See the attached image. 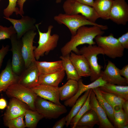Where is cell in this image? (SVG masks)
I'll return each instance as SVG.
<instances>
[{"mask_svg":"<svg viewBox=\"0 0 128 128\" xmlns=\"http://www.w3.org/2000/svg\"><path fill=\"white\" fill-rule=\"evenodd\" d=\"M104 32L97 26L88 27L84 26L80 27L76 34L72 36L70 40L61 48L62 55H69L72 51L77 54L80 55L79 50L77 48L78 46L84 44L95 45L96 43L94 39L98 35H102Z\"/></svg>","mask_w":128,"mask_h":128,"instance_id":"obj_1","label":"cell"},{"mask_svg":"<svg viewBox=\"0 0 128 128\" xmlns=\"http://www.w3.org/2000/svg\"><path fill=\"white\" fill-rule=\"evenodd\" d=\"M41 23H40L35 24L39 35L38 42V45L34 51L35 58L37 60L44 54L47 55L54 49L57 46L59 38V36L57 34L51 35L52 30L53 27L52 25L48 26L46 32L41 31L39 27Z\"/></svg>","mask_w":128,"mask_h":128,"instance_id":"obj_2","label":"cell"},{"mask_svg":"<svg viewBox=\"0 0 128 128\" xmlns=\"http://www.w3.org/2000/svg\"><path fill=\"white\" fill-rule=\"evenodd\" d=\"M54 20L60 24H64L69 29L72 36L75 35L80 27L87 25L97 26L103 30L108 29L106 25L92 23L81 15L60 13L54 16Z\"/></svg>","mask_w":128,"mask_h":128,"instance_id":"obj_3","label":"cell"},{"mask_svg":"<svg viewBox=\"0 0 128 128\" xmlns=\"http://www.w3.org/2000/svg\"><path fill=\"white\" fill-rule=\"evenodd\" d=\"M94 39L97 46L102 50L104 55L113 59L123 56L125 49L112 34L108 36L98 35Z\"/></svg>","mask_w":128,"mask_h":128,"instance_id":"obj_4","label":"cell"},{"mask_svg":"<svg viewBox=\"0 0 128 128\" xmlns=\"http://www.w3.org/2000/svg\"><path fill=\"white\" fill-rule=\"evenodd\" d=\"M79 50L80 54L83 55L87 59L91 70L90 80L93 82L100 77L102 66L98 62L97 55H104L102 49L95 45L84 46Z\"/></svg>","mask_w":128,"mask_h":128,"instance_id":"obj_5","label":"cell"},{"mask_svg":"<svg viewBox=\"0 0 128 128\" xmlns=\"http://www.w3.org/2000/svg\"><path fill=\"white\" fill-rule=\"evenodd\" d=\"M36 110L43 117L50 119H56L67 113L65 106L58 105L37 96L35 102Z\"/></svg>","mask_w":128,"mask_h":128,"instance_id":"obj_6","label":"cell"},{"mask_svg":"<svg viewBox=\"0 0 128 128\" xmlns=\"http://www.w3.org/2000/svg\"><path fill=\"white\" fill-rule=\"evenodd\" d=\"M5 93L8 97L15 98L27 104L30 109L36 110L35 102L37 96L31 88L17 82L10 86Z\"/></svg>","mask_w":128,"mask_h":128,"instance_id":"obj_7","label":"cell"},{"mask_svg":"<svg viewBox=\"0 0 128 128\" xmlns=\"http://www.w3.org/2000/svg\"><path fill=\"white\" fill-rule=\"evenodd\" d=\"M65 13L69 14H81L90 21L95 23L100 17L92 7L77 1L66 0L63 4Z\"/></svg>","mask_w":128,"mask_h":128,"instance_id":"obj_8","label":"cell"},{"mask_svg":"<svg viewBox=\"0 0 128 128\" xmlns=\"http://www.w3.org/2000/svg\"><path fill=\"white\" fill-rule=\"evenodd\" d=\"M10 39L11 45L10 50L12 53V70L14 73L19 76L25 69L24 62L21 52L22 40L17 38L16 34L13 35Z\"/></svg>","mask_w":128,"mask_h":128,"instance_id":"obj_9","label":"cell"},{"mask_svg":"<svg viewBox=\"0 0 128 128\" xmlns=\"http://www.w3.org/2000/svg\"><path fill=\"white\" fill-rule=\"evenodd\" d=\"M35 31L31 30L25 33L22 37L21 52L25 63V68L36 60L34 51L36 47L33 46L34 39L36 35Z\"/></svg>","mask_w":128,"mask_h":128,"instance_id":"obj_10","label":"cell"},{"mask_svg":"<svg viewBox=\"0 0 128 128\" xmlns=\"http://www.w3.org/2000/svg\"><path fill=\"white\" fill-rule=\"evenodd\" d=\"M119 25H125L128 21V5L125 0H114L109 19Z\"/></svg>","mask_w":128,"mask_h":128,"instance_id":"obj_11","label":"cell"},{"mask_svg":"<svg viewBox=\"0 0 128 128\" xmlns=\"http://www.w3.org/2000/svg\"><path fill=\"white\" fill-rule=\"evenodd\" d=\"M4 18L9 21L13 25L15 30L17 38L20 39L27 32L31 30L35 31L36 20L34 18L26 15L22 16L21 19H14L5 17Z\"/></svg>","mask_w":128,"mask_h":128,"instance_id":"obj_12","label":"cell"},{"mask_svg":"<svg viewBox=\"0 0 128 128\" xmlns=\"http://www.w3.org/2000/svg\"><path fill=\"white\" fill-rule=\"evenodd\" d=\"M119 70L114 63L108 61L105 70L101 71L100 77L107 83L118 85H128V81L120 75Z\"/></svg>","mask_w":128,"mask_h":128,"instance_id":"obj_13","label":"cell"},{"mask_svg":"<svg viewBox=\"0 0 128 128\" xmlns=\"http://www.w3.org/2000/svg\"><path fill=\"white\" fill-rule=\"evenodd\" d=\"M36 61L32 63L25 68L19 76L18 83L30 88L38 84L40 73L36 66Z\"/></svg>","mask_w":128,"mask_h":128,"instance_id":"obj_14","label":"cell"},{"mask_svg":"<svg viewBox=\"0 0 128 128\" xmlns=\"http://www.w3.org/2000/svg\"><path fill=\"white\" fill-rule=\"evenodd\" d=\"M11 98L3 115L4 122L24 114L30 109L25 103L15 98Z\"/></svg>","mask_w":128,"mask_h":128,"instance_id":"obj_15","label":"cell"},{"mask_svg":"<svg viewBox=\"0 0 128 128\" xmlns=\"http://www.w3.org/2000/svg\"><path fill=\"white\" fill-rule=\"evenodd\" d=\"M31 89L37 96L57 105H62L60 101L58 87L38 84Z\"/></svg>","mask_w":128,"mask_h":128,"instance_id":"obj_16","label":"cell"},{"mask_svg":"<svg viewBox=\"0 0 128 128\" xmlns=\"http://www.w3.org/2000/svg\"><path fill=\"white\" fill-rule=\"evenodd\" d=\"M90 104L91 109L95 112L97 116L99 128H115L108 119L105 111L98 103L92 89L90 95Z\"/></svg>","mask_w":128,"mask_h":128,"instance_id":"obj_17","label":"cell"},{"mask_svg":"<svg viewBox=\"0 0 128 128\" xmlns=\"http://www.w3.org/2000/svg\"><path fill=\"white\" fill-rule=\"evenodd\" d=\"M69 58L79 77L81 78L90 76V67L83 55L77 54L71 52L69 55Z\"/></svg>","mask_w":128,"mask_h":128,"instance_id":"obj_18","label":"cell"},{"mask_svg":"<svg viewBox=\"0 0 128 128\" xmlns=\"http://www.w3.org/2000/svg\"><path fill=\"white\" fill-rule=\"evenodd\" d=\"M19 76L13 71L10 60L0 73V93L5 92L10 86L18 82Z\"/></svg>","mask_w":128,"mask_h":128,"instance_id":"obj_19","label":"cell"},{"mask_svg":"<svg viewBox=\"0 0 128 128\" xmlns=\"http://www.w3.org/2000/svg\"><path fill=\"white\" fill-rule=\"evenodd\" d=\"M81 78L78 81L79 87L76 93L72 97L65 101L64 105L65 106L72 107L83 93L89 89L103 86L107 83L100 77L91 83L86 85L83 83Z\"/></svg>","mask_w":128,"mask_h":128,"instance_id":"obj_20","label":"cell"},{"mask_svg":"<svg viewBox=\"0 0 128 128\" xmlns=\"http://www.w3.org/2000/svg\"><path fill=\"white\" fill-rule=\"evenodd\" d=\"M65 72L63 68L58 71L46 74H40L38 84L58 87L63 81L65 75Z\"/></svg>","mask_w":128,"mask_h":128,"instance_id":"obj_21","label":"cell"},{"mask_svg":"<svg viewBox=\"0 0 128 128\" xmlns=\"http://www.w3.org/2000/svg\"><path fill=\"white\" fill-rule=\"evenodd\" d=\"M62 86L59 87L60 100L65 101L73 97L76 93L78 88V81L69 79Z\"/></svg>","mask_w":128,"mask_h":128,"instance_id":"obj_22","label":"cell"},{"mask_svg":"<svg viewBox=\"0 0 128 128\" xmlns=\"http://www.w3.org/2000/svg\"><path fill=\"white\" fill-rule=\"evenodd\" d=\"M99 121L95 112L91 109L80 118L75 128H93L96 125H99Z\"/></svg>","mask_w":128,"mask_h":128,"instance_id":"obj_23","label":"cell"},{"mask_svg":"<svg viewBox=\"0 0 128 128\" xmlns=\"http://www.w3.org/2000/svg\"><path fill=\"white\" fill-rule=\"evenodd\" d=\"M113 0H95L92 7L100 18L107 20L109 19L110 10Z\"/></svg>","mask_w":128,"mask_h":128,"instance_id":"obj_24","label":"cell"},{"mask_svg":"<svg viewBox=\"0 0 128 128\" xmlns=\"http://www.w3.org/2000/svg\"><path fill=\"white\" fill-rule=\"evenodd\" d=\"M36 64L40 74H46L56 72L63 69L61 60L53 62L36 60Z\"/></svg>","mask_w":128,"mask_h":128,"instance_id":"obj_25","label":"cell"},{"mask_svg":"<svg viewBox=\"0 0 128 128\" xmlns=\"http://www.w3.org/2000/svg\"><path fill=\"white\" fill-rule=\"evenodd\" d=\"M99 88L101 91L119 96L125 100H128V85H118L107 82Z\"/></svg>","mask_w":128,"mask_h":128,"instance_id":"obj_26","label":"cell"},{"mask_svg":"<svg viewBox=\"0 0 128 128\" xmlns=\"http://www.w3.org/2000/svg\"><path fill=\"white\" fill-rule=\"evenodd\" d=\"M99 105L105 111L110 121L113 123L114 110L102 95L99 87L92 89Z\"/></svg>","mask_w":128,"mask_h":128,"instance_id":"obj_27","label":"cell"},{"mask_svg":"<svg viewBox=\"0 0 128 128\" xmlns=\"http://www.w3.org/2000/svg\"><path fill=\"white\" fill-rule=\"evenodd\" d=\"M69 55L61 56L63 68L67 76V79H72L78 81L81 78L78 76L73 65L69 58Z\"/></svg>","mask_w":128,"mask_h":128,"instance_id":"obj_28","label":"cell"},{"mask_svg":"<svg viewBox=\"0 0 128 128\" xmlns=\"http://www.w3.org/2000/svg\"><path fill=\"white\" fill-rule=\"evenodd\" d=\"M92 89L86 91L84 94L77 100L68 114L65 117L66 126L68 127L72 118L77 114L85 102Z\"/></svg>","mask_w":128,"mask_h":128,"instance_id":"obj_29","label":"cell"},{"mask_svg":"<svg viewBox=\"0 0 128 128\" xmlns=\"http://www.w3.org/2000/svg\"><path fill=\"white\" fill-rule=\"evenodd\" d=\"M24 117L26 127L29 128H36L39 121L44 118L37 111L30 109L25 112Z\"/></svg>","mask_w":128,"mask_h":128,"instance_id":"obj_30","label":"cell"},{"mask_svg":"<svg viewBox=\"0 0 128 128\" xmlns=\"http://www.w3.org/2000/svg\"><path fill=\"white\" fill-rule=\"evenodd\" d=\"M114 109V127L123 128L124 126L128 124V115L124 112L122 108L116 107Z\"/></svg>","mask_w":128,"mask_h":128,"instance_id":"obj_31","label":"cell"},{"mask_svg":"<svg viewBox=\"0 0 128 128\" xmlns=\"http://www.w3.org/2000/svg\"><path fill=\"white\" fill-rule=\"evenodd\" d=\"M101 91L104 97L113 109L116 107L122 108L123 104L126 100L114 94Z\"/></svg>","mask_w":128,"mask_h":128,"instance_id":"obj_32","label":"cell"},{"mask_svg":"<svg viewBox=\"0 0 128 128\" xmlns=\"http://www.w3.org/2000/svg\"><path fill=\"white\" fill-rule=\"evenodd\" d=\"M91 90H92L82 107L71 120L70 125L72 128H75L76 124L80 118L86 112L91 109L90 104V95Z\"/></svg>","mask_w":128,"mask_h":128,"instance_id":"obj_33","label":"cell"},{"mask_svg":"<svg viewBox=\"0 0 128 128\" xmlns=\"http://www.w3.org/2000/svg\"><path fill=\"white\" fill-rule=\"evenodd\" d=\"M24 114L5 122V126L9 128H24L26 127L25 122L23 120Z\"/></svg>","mask_w":128,"mask_h":128,"instance_id":"obj_34","label":"cell"},{"mask_svg":"<svg viewBox=\"0 0 128 128\" xmlns=\"http://www.w3.org/2000/svg\"><path fill=\"white\" fill-rule=\"evenodd\" d=\"M18 0H9V3L7 6L3 10V13L4 17L9 18L14 13L16 15L19 14V9L17 7Z\"/></svg>","mask_w":128,"mask_h":128,"instance_id":"obj_35","label":"cell"},{"mask_svg":"<svg viewBox=\"0 0 128 128\" xmlns=\"http://www.w3.org/2000/svg\"><path fill=\"white\" fill-rule=\"evenodd\" d=\"M16 34V32L12 25L7 27L0 24V41L10 39L13 35Z\"/></svg>","mask_w":128,"mask_h":128,"instance_id":"obj_36","label":"cell"},{"mask_svg":"<svg viewBox=\"0 0 128 128\" xmlns=\"http://www.w3.org/2000/svg\"><path fill=\"white\" fill-rule=\"evenodd\" d=\"M117 39L120 44L124 49H128V32L123 35Z\"/></svg>","mask_w":128,"mask_h":128,"instance_id":"obj_37","label":"cell"},{"mask_svg":"<svg viewBox=\"0 0 128 128\" xmlns=\"http://www.w3.org/2000/svg\"><path fill=\"white\" fill-rule=\"evenodd\" d=\"M9 46L7 45L4 46L2 45L0 49V69L1 68L3 59L9 50Z\"/></svg>","mask_w":128,"mask_h":128,"instance_id":"obj_38","label":"cell"},{"mask_svg":"<svg viewBox=\"0 0 128 128\" xmlns=\"http://www.w3.org/2000/svg\"><path fill=\"white\" fill-rule=\"evenodd\" d=\"M66 121L64 117L57 121L52 127L53 128H63L65 125Z\"/></svg>","mask_w":128,"mask_h":128,"instance_id":"obj_39","label":"cell"},{"mask_svg":"<svg viewBox=\"0 0 128 128\" xmlns=\"http://www.w3.org/2000/svg\"><path fill=\"white\" fill-rule=\"evenodd\" d=\"M120 75L128 81V65L125 66L121 69L119 70Z\"/></svg>","mask_w":128,"mask_h":128,"instance_id":"obj_40","label":"cell"},{"mask_svg":"<svg viewBox=\"0 0 128 128\" xmlns=\"http://www.w3.org/2000/svg\"><path fill=\"white\" fill-rule=\"evenodd\" d=\"M26 0H18L17 4L19 7V14L22 16L24 14V12L23 10L24 4Z\"/></svg>","mask_w":128,"mask_h":128,"instance_id":"obj_41","label":"cell"},{"mask_svg":"<svg viewBox=\"0 0 128 128\" xmlns=\"http://www.w3.org/2000/svg\"><path fill=\"white\" fill-rule=\"evenodd\" d=\"M78 2L79 3L92 7L94 0H70Z\"/></svg>","mask_w":128,"mask_h":128,"instance_id":"obj_42","label":"cell"},{"mask_svg":"<svg viewBox=\"0 0 128 128\" xmlns=\"http://www.w3.org/2000/svg\"><path fill=\"white\" fill-rule=\"evenodd\" d=\"M7 106V103L5 99L3 98H0V110H3Z\"/></svg>","mask_w":128,"mask_h":128,"instance_id":"obj_43","label":"cell"},{"mask_svg":"<svg viewBox=\"0 0 128 128\" xmlns=\"http://www.w3.org/2000/svg\"><path fill=\"white\" fill-rule=\"evenodd\" d=\"M122 108L125 114L128 115V100H126L122 105Z\"/></svg>","mask_w":128,"mask_h":128,"instance_id":"obj_44","label":"cell"},{"mask_svg":"<svg viewBox=\"0 0 128 128\" xmlns=\"http://www.w3.org/2000/svg\"><path fill=\"white\" fill-rule=\"evenodd\" d=\"M62 0H55V2L56 3L59 4L61 2Z\"/></svg>","mask_w":128,"mask_h":128,"instance_id":"obj_45","label":"cell"},{"mask_svg":"<svg viewBox=\"0 0 128 128\" xmlns=\"http://www.w3.org/2000/svg\"><path fill=\"white\" fill-rule=\"evenodd\" d=\"M128 128V124L124 126L123 128Z\"/></svg>","mask_w":128,"mask_h":128,"instance_id":"obj_46","label":"cell"},{"mask_svg":"<svg viewBox=\"0 0 128 128\" xmlns=\"http://www.w3.org/2000/svg\"><path fill=\"white\" fill-rule=\"evenodd\" d=\"M0 0V2L1 0Z\"/></svg>","mask_w":128,"mask_h":128,"instance_id":"obj_47","label":"cell"},{"mask_svg":"<svg viewBox=\"0 0 128 128\" xmlns=\"http://www.w3.org/2000/svg\"></svg>","mask_w":128,"mask_h":128,"instance_id":"obj_48","label":"cell"}]
</instances>
